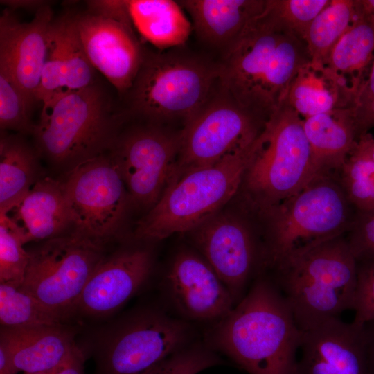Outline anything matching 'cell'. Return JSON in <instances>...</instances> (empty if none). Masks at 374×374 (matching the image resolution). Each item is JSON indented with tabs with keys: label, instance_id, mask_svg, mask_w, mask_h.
Wrapping results in <instances>:
<instances>
[{
	"label": "cell",
	"instance_id": "1",
	"mask_svg": "<svg viewBox=\"0 0 374 374\" xmlns=\"http://www.w3.org/2000/svg\"><path fill=\"white\" fill-rule=\"evenodd\" d=\"M302 330L270 276H259L244 298L210 324L203 341L249 374H297Z\"/></svg>",
	"mask_w": 374,
	"mask_h": 374
},
{
	"label": "cell",
	"instance_id": "2",
	"mask_svg": "<svg viewBox=\"0 0 374 374\" xmlns=\"http://www.w3.org/2000/svg\"><path fill=\"white\" fill-rule=\"evenodd\" d=\"M220 60V81L247 108L269 118L299 70L311 62L305 40L269 9Z\"/></svg>",
	"mask_w": 374,
	"mask_h": 374
},
{
	"label": "cell",
	"instance_id": "3",
	"mask_svg": "<svg viewBox=\"0 0 374 374\" xmlns=\"http://www.w3.org/2000/svg\"><path fill=\"white\" fill-rule=\"evenodd\" d=\"M220 77L217 58L185 46L163 51L143 46L137 75L121 99V114L125 120L184 125L208 99Z\"/></svg>",
	"mask_w": 374,
	"mask_h": 374
},
{
	"label": "cell",
	"instance_id": "4",
	"mask_svg": "<svg viewBox=\"0 0 374 374\" xmlns=\"http://www.w3.org/2000/svg\"><path fill=\"white\" fill-rule=\"evenodd\" d=\"M270 271L302 331L353 309L357 262L346 235L289 256Z\"/></svg>",
	"mask_w": 374,
	"mask_h": 374
},
{
	"label": "cell",
	"instance_id": "5",
	"mask_svg": "<svg viewBox=\"0 0 374 374\" xmlns=\"http://www.w3.org/2000/svg\"><path fill=\"white\" fill-rule=\"evenodd\" d=\"M124 123L121 108L96 80L64 92L42 109L33 136L38 154L72 169L109 152Z\"/></svg>",
	"mask_w": 374,
	"mask_h": 374
},
{
	"label": "cell",
	"instance_id": "6",
	"mask_svg": "<svg viewBox=\"0 0 374 374\" xmlns=\"http://www.w3.org/2000/svg\"><path fill=\"white\" fill-rule=\"evenodd\" d=\"M356 210L338 173L315 175L300 191L256 216L262 226L266 271L285 258L346 235Z\"/></svg>",
	"mask_w": 374,
	"mask_h": 374
},
{
	"label": "cell",
	"instance_id": "7",
	"mask_svg": "<svg viewBox=\"0 0 374 374\" xmlns=\"http://www.w3.org/2000/svg\"><path fill=\"white\" fill-rule=\"evenodd\" d=\"M256 141L216 163L188 171L169 184L159 201L137 222L135 238L157 241L190 232L219 213L241 188Z\"/></svg>",
	"mask_w": 374,
	"mask_h": 374
},
{
	"label": "cell",
	"instance_id": "8",
	"mask_svg": "<svg viewBox=\"0 0 374 374\" xmlns=\"http://www.w3.org/2000/svg\"><path fill=\"white\" fill-rule=\"evenodd\" d=\"M314 176L303 119L283 103L255 142L241 186L247 205L257 215L297 193Z\"/></svg>",
	"mask_w": 374,
	"mask_h": 374
},
{
	"label": "cell",
	"instance_id": "9",
	"mask_svg": "<svg viewBox=\"0 0 374 374\" xmlns=\"http://www.w3.org/2000/svg\"><path fill=\"white\" fill-rule=\"evenodd\" d=\"M268 118L242 105L220 81L181 129L179 151L168 184L188 171L216 163L249 147Z\"/></svg>",
	"mask_w": 374,
	"mask_h": 374
},
{
	"label": "cell",
	"instance_id": "10",
	"mask_svg": "<svg viewBox=\"0 0 374 374\" xmlns=\"http://www.w3.org/2000/svg\"><path fill=\"white\" fill-rule=\"evenodd\" d=\"M193 323L164 308L133 311L119 321L104 341L107 374H144L197 339Z\"/></svg>",
	"mask_w": 374,
	"mask_h": 374
},
{
	"label": "cell",
	"instance_id": "11",
	"mask_svg": "<svg viewBox=\"0 0 374 374\" xmlns=\"http://www.w3.org/2000/svg\"><path fill=\"white\" fill-rule=\"evenodd\" d=\"M62 184L72 233L103 247L118 231L130 203L109 154L77 165Z\"/></svg>",
	"mask_w": 374,
	"mask_h": 374
},
{
	"label": "cell",
	"instance_id": "12",
	"mask_svg": "<svg viewBox=\"0 0 374 374\" xmlns=\"http://www.w3.org/2000/svg\"><path fill=\"white\" fill-rule=\"evenodd\" d=\"M28 254L19 288L66 315L75 310L87 281L104 258L102 247L72 233L45 240Z\"/></svg>",
	"mask_w": 374,
	"mask_h": 374
},
{
	"label": "cell",
	"instance_id": "13",
	"mask_svg": "<svg viewBox=\"0 0 374 374\" xmlns=\"http://www.w3.org/2000/svg\"><path fill=\"white\" fill-rule=\"evenodd\" d=\"M181 130L143 122L120 131L109 156L127 189L130 203L151 208L172 175Z\"/></svg>",
	"mask_w": 374,
	"mask_h": 374
},
{
	"label": "cell",
	"instance_id": "14",
	"mask_svg": "<svg viewBox=\"0 0 374 374\" xmlns=\"http://www.w3.org/2000/svg\"><path fill=\"white\" fill-rule=\"evenodd\" d=\"M190 233L197 252L225 285L235 305L255 279L266 274L264 242L245 219L219 212Z\"/></svg>",
	"mask_w": 374,
	"mask_h": 374
},
{
	"label": "cell",
	"instance_id": "15",
	"mask_svg": "<svg viewBox=\"0 0 374 374\" xmlns=\"http://www.w3.org/2000/svg\"><path fill=\"white\" fill-rule=\"evenodd\" d=\"M159 287L169 311L191 323L212 324L235 305L206 260L188 249H181L174 255Z\"/></svg>",
	"mask_w": 374,
	"mask_h": 374
},
{
	"label": "cell",
	"instance_id": "16",
	"mask_svg": "<svg viewBox=\"0 0 374 374\" xmlns=\"http://www.w3.org/2000/svg\"><path fill=\"white\" fill-rule=\"evenodd\" d=\"M76 19L89 62L121 99L132 87L143 58V46L133 27L89 11L76 14Z\"/></svg>",
	"mask_w": 374,
	"mask_h": 374
},
{
	"label": "cell",
	"instance_id": "17",
	"mask_svg": "<svg viewBox=\"0 0 374 374\" xmlns=\"http://www.w3.org/2000/svg\"><path fill=\"white\" fill-rule=\"evenodd\" d=\"M53 19L49 3L35 12L30 22H21L14 11L7 8L0 17V63L10 71L30 114L37 103Z\"/></svg>",
	"mask_w": 374,
	"mask_h": 374
},
{
	"label": "cell",
	"instance_id": "18",
	"mask_svg": "<svg viewBox=\"0 0 374 374\" xmlns=\"http://www.w3.org/2000/svg\"><path fill=\"white\" fill-rule=\"evenodd\" d=\"M297 374H372L365 325L339 318L302 331Z\"/></svg>",
	"mask_w": 374,
	"mask_h": 374
},
{
	"label": "cell",
	"instance_id": "19",
	"mask_svg": "<svg viewBox=\"0 0 374 374\" xmlns=\"http://www.w3.org/2000/svg\"><path fill=\"white\" fill-rule=\"evenodd\" d=\"M152 267V253L144 248L104 258L87 281L75 310L96 317L115 312L143 287Z\"/></svg>",
	"mask_w": 374,
	"mask_h": 374
},
{
	"label": "cell",
	"instance_id": "20",
	"mask_svg": "<svg viewBox=\"0 0 374 374\" xmlns=\"http://www.w3.org/2000/svg\"><path fill=\"white\" fill-rule=\"evenodd\" d=\"M267 0L177 1L191 17L199 41L223 57L250 24L265 9Z\"/></svg>",
	"mask_w": 374,
	"mask_h": 374
},
{
	"label": "cell",
	"instance_id": "21",
	"mask_svg": "<svg viewBox=\"0 0 374 374\" xmlns=\"http://www.w3.org/2000/svg\"><path fill=\"white\" fill-rule=\"evenodd\" d=\"M0 215L5 217L24 244L59 236L71 226L62 181L50 177L40 178Z\"/></svg>",
	"mask_w": 374,
	"mask_h": 374
},
{
	"label": "cell",
	"instance_id": "22",
	"mask_svg": "<svg viewBox=\"0 0 374 374\" xmlns=\"http://www.w3.org/2000/svg\"><path fill=\"white\" fill-rule=\"evenodd\" d=\"M0 346L17 371L30 373L64 364L77 347L74 333L63 325L1 327Z\"/></svg>",
	"mask_w": 374,
	"mask_h": 374
},
{
	"label": "cell",
	"instance_id": "23",
	"mask_svg": "<svg viewBox=\"0 0 374 374\" xmlns=\"http://www.w3.org/2000/svg\"><path fill=\"white\" fill-rule=\"evenodd\" d=\"M314 175L338 173L357 143L349 107L303 119Z\"/></svg>",
	"mask_w": 374,
	"mask_h": 374
},
{
	"label": "cell",
	"instance_id": "24",
	"mask_svg": "<svg viewBox=\"0 0 374 374\" xmlns=\"http://www.w3.org/2000/svg\"><path fill=\"white\" fill-rule=\"evenodd\" d=\"M357 2L352 24L331 50L325 66L355 95L374 60V16Z\"/></svg>",
	"mask_w": 374,
	"mask_h": 374
},
{
	"label": "cell",
	"instance_id": "25",
	"mask_svg": "<svg viewBox=\"0 0 374 374\" xmlns=\"http://www.w3.org/2000/svg\"><path fill=\"white\" fill-rule=\"evenodd\" d=\"M354 94L328 68L310 62L292 81L283 101L303 119L350 106Z\"/></svg>",
	"mask_w": 374,
	"mask_h": 374
},
{
	"label": "cell",
	"instance_id": "26",
	"mask_svg": "<svg viewBox=\"0 0 374 374\" xmlns=\"http://www.w3.org/2000/svg\"><path fill=\"white\" fill-rule=\"evenodd\" d=\"M133 26L158 50L185 46L193 26L177 1L128 0Z\"/></svg>",
	"mask_w": 374,
	"mask_h": 374
},
{
	"label": "cell",
	"instance_id": "27",
	"mask_svg": "<svg viewBox=\"0 0 374 374\" xmlns=\"http://www.w3.org/2000/svg\"><path fill=\"white\" fill-rule=\"evenodd\" d=\"M37 151L20 135L1 132L0 213L21 198L37 178Z\"/></svg>",
	"mask_w": 374,
	"mask_h": 374
},
{
	"label": "cell",
	"instance_id": "28",
	"mask_svg": "<svg viewBox=\"0 0 374 374\" xmlns=\"http://www.w3.org/2000/svg\"><path fill=\"white\" fill-rule=\"evenodd\" d=\"M51 30L58 44L66 91L80 89L93 83L97 80L96 70L84 51L77 26L76 14L69 12L53 19Z\"/></svg>",
	"mask_w": 374,
	"mask_h": 374
},
{
	"label": "cell",
	"instance_id": "29",
	"mask_svg": "<svg viewBox=\"0 0 374 374\" xmlns=\"http://www.w3.org/2000/svg\"><path fill=\"white\" fill-rule=\"evenodd\" d=\"M356 14V0H330L304 37L312 63L325 66L331 50L352 24Z\"/></svg>",
	"mask_w": 374,
	"mask_h": 374
},
{
	"label": "cell",
	"instance_id": "30",
	"mask_svg": "<svg viewBox=\"0 0 374 374\" xmlns=\"http://www.w3.org/2000/svg\"><path fill=\"white\" fill-rule=\"evenodd\" d=\"M368 133L360 136L338 172L341 186L356 211L374 210V159Z\"/></svg>",
	"mask_w": 374,
	"mask_h": 374
},
{
	"label": "cell",
	"instance_id": "31",
	"mask_svg": "<svg viewBox=\"0 0 374 374\" xmlns=\"http://www.w3.org/2000/svg\"><path fill=\"white\" fill-rule=\"evenodd\" d=\"M66 316L46 306L19 287L0 283L1 326L20 328L61 326Z\"/></svg>",
	"mask_w": 374,
	"mask_h": 374
},
{
	"label": "cell",
	"instance_id": "32",
	"mask_svg": "<svg viewBox=\"0 0 374 374\" xmlns=\"http://www.w3.org/2000/svg\"><path fill=\"white\" fill-rule=\"evenodd\" d=\"M0 127L1 131L14 130L20 134H33L25 99L10 71L0 63Z\"/></svg>",
	"mask_w": 374,
	"mask_h": 374
},
{
	"label": "cell",
	"instance_id": "33",
	"mask_svg": "<svg viewBox=\"0 0 374 374\" xmlns=\"http://www.w3.org/2000/svg\"><path fill=\"white\" fill-rule=\"evenodd\" d=\"M224 364L219 353L203 340H196L144 374H198Z\"/></svg>",
	"mask_w": 374,
	"mask_h": 374
},
{
	"label": "cell",
	"instance_id": "34",
	"mask_svg": "<svg viewBox=\"0 0 374 374\" xmlns=\"http://www.w3.org/2000/svg\"><path fill=\"white\" fill-rule=\"evenodd\" d=\"M24 245L5 217L0 215V283L21 286L29 259Z\"/></svg>",
	"mask_w": 374,
	"mask_h": 374
},
{
	"label": "cell",
	"instance_id": "35",
	"mask_svg": "<svg viewBox=\"0 0 374 374\" xmlns=\"http://www.w3.org/2000/svg\"><path fill=\"white\" fill-rule=\"evenodd\" d=\"M330 0H267L271 12L287 27L304 39L315 17Z\"/></svg>",
	"mask_w": 374,
	"mask_h": 374
},
{
	"label": "cell",
	"instance_id": "36",
	"mask_svg": "<svg viewBox=\"0 0 374 374\" xmlns=\"http://www.w3.org/2000/svg\"><path fill=\"white\" fill-rule=\"evenodd\" d=\"M64 92L66 88L63 63L57 42L49 28L48 51L37 92V103H42V109H44Z\"/></svg>",
	"mask_w": 374,
	"mask_h": 374
},
{
	"label": "cell",
	"instance_id": "37",
	"mask_svg": "<svg viewBox=\"0 0 374 374\" xmlns=\"http://www.w3.org/2000/svg\"><path fill=\"white\" fill-rule=\"evenodd\" d=\"M346 238L357 262L374 261V210L356 211Z\"/></svg>",
	"mask_w": 374,
	"mask_h": 374
},
{
	"label": "cell",
	"instance_id": "38",
	"mask_svg": "<svg viewBox=\"0 0 374 374\" xmlns=\"http://www.w3.org/2000/svg\"><path fill=\"white\" fill-rule=\"evenodd\" d=\"M355 324L374 321V261L357 262V284L353 305Z\"/></svg>",
	"mask_w": 374,
	"mask_h": 374
},
{
	"label": "cell",
	"instance_id": "39",
	"mask_svg": "<svg viewBox=\"0 0 374 374\" xmlns=\"http://www.w3.org/2000/svg\"><path fill=\"white\" fill-rule=\"evenodd\" d=\"M349 108L358 139L374 127V60Z\"/></svg>",
	"mask_w": 374,
	"mask_h": 374
},
{
	"label": "cell",
	"instance_id": "40",
	"mask_svg": "<svg viewBox=\"0 0 374 374\" xmlns=\"http://www.w3.org/2000/svg\"><path fill=\"white\" fill-rule=\"evenodd\" d=\"M87 3V11L134 27L129 14L127 1H89Z\"/></svg>",
	"mask_w": 374,
	"mask_h": 374
},
{
	"label": "cell",
	"instance_id": "41",
	"mask_svg": "<svg viewBox=\"0 0 374 374\" xmlns=\"http://www.w3.org/2000/svg\"><path fill=\"white\" fill-rule=\"evenodd\" d=\"M84 353L77 346L58 374H84Z\"/></svg>",
	"mask_w": 374,
	"mask_h": 374
},
{
	"label": "cell",
	"instance_id": "42",
	"mask_svg": "<svg viewBox=\"0 0 374 374\" xmlns=\"http://www.w3.org/2000/svg\"><path fill=\"white\" fill-rule=\"evenodd\" d=\"M1 3L6 6V8L14 11V10L22 8L34 10L37 12L39 9L49 3L46 1L38 0H8L1 1Z\"/></svg>",
	"mask_w": 374,
	"mask_h": 374
},
{
	"label": "cell",
	"instance_id": "43",
	"mask_svg": "<svg viewBox=\"0 0 374 374\" xmlns=\"http://www.w3.org/2000/svg\"><path fill=\"white\" fill-rule=\"evenodd\" d=\"M368 339V351L372 374H374V321L365 324Z\"/></svg>",
	"mask_w": 374,
	"mask_h": 374
},
{
	"label": "cell",
	"instance_id": "44",
	"mask_svg": "<svg viewBox=\"0 0 374 374\" xmlns=\"http://www.w3.org/2000/svg\"><path fill=\"white\" fill-rule=\"evenodd\" d=\"M17 372L6 351L0 346V374H17Z\"/></svg>",
	"mask_w": 374,
	"mask_h": 374
},
{
	"label": "cell",
	"instance_id": "45",
	"mask_svg": "<svg viewBox=\"0 0 374 374\" xmlns=\"http://www.w3.org/2000/svg\"><path fill=\"white\" fill-rule=\"evenodd\" d=\"M362 8L367 13L374 16V0H359Z\"/></svg>",
	"mask_w": 374,
	"mask_h": 374
},
{
	"label": "cell",
	"instance_id": "46",
	"mask_svg": "<svg viewBox=\"0 0 374 374\" xmlns=\"http://www.w3.org/2000/svg\"><path fill=\"white\" fill-rule=\"evenodd\" d=\"M67 361L64 364H62L61 366H60L58 367H56V368H55L53 369H51V370L45 371H40V372H35V373H24V374H58L60 373V371L62 369V368L65 366Z\"/></svg>",
	"mask_w": 374,
	"mask_h": 374
},
{
	"label": "cell",
	"instance_id": "47",
	"mask_svg": "<svg viewBox=\"0 0 374 374\" xmlns=\"http://www.w3.org/2000/svg\"><path fill=\"white\" fill-rule=\"evenodd\" d=\"M370 152L372 157L374 159V136L371 135L370 137Z\"/></svg>",
	"mask_w": 374,
	"mask_h": 374
}]
</instances>
